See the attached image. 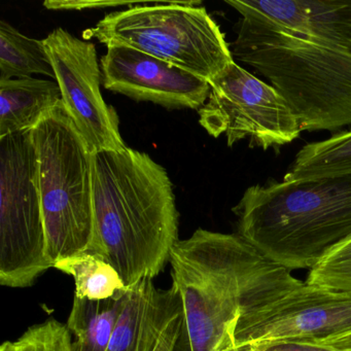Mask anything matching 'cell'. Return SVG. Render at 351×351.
<instances>
[{"mask_svg":"<svg viewBox=\"0 0 351 351\" xmlns=\"http://www.w3.org/2000/svg\"><path fill=\"white\" fill-rule=\"evenodd\" d=\"M172 285L182 302L172 351H245L234 342L241 314L262 307L305 281L236 234L198 230L170 254Z\"/></svg>","mask_w":351,"mask_h":351,"instance_id":"1","label":"cell"},{"mask_svg":"<svg viewBox=\"0 0 351 351\" xmlns=\"http://www.w3.org/2000/svg\"><path fill=\"white\" fill-rule=\"evenodd\" d=\"M95 254L126 287L163 272L178 239L180 215L165 168L127 147L94 155Z\"/></svg>","mask_w":351,"mask_h":351,"instance_id":"2","label":"cell"},{"mask_svg":"<svg viewBox=\"0 0 351 351\" xmlns=\"http://www.w3.org/2000/svg\"><path fill=\"white\" fill-rule=\"evenodd\" d=\"M237 234L289 270L313 269L351 238V174L250 186Z\"/></svg>","mask_w":351,"mask_h":351,"instance_id":"3","label":"cell"},{"mask_svg":"<svg viewBox=\"0 0 351 351\" xmlns=\"http://www.w3.org/2000/svg\"><path fill=\"white\" fill-rule=\"evenodd\" d=\"M233 58L266 77L303 131L351 125V53L240 20Z\"/></svg>","mask_w":351,"mask_h":351,"instance_id":"4","label":"cell"},{"mask_svg":"<svg viewBox=\"0 0 351 351\" xmlns=\"http://www.w3.org/2000/svg\"><path fill=\"white\" fill-rule=\"evenodd\" d=\"M51 264L95 254L94 153L62 102L32 130Z\"/></svg>","mask_w":351,"mask_h":351,"instance_id":"5","label":"cell"},{"mask_svg":"<svg viewBox=\"0 0 351 351\" xmlns=\"http://www.w3.org/2000/svg\"><path fill=\"white\" fill-rule=\"evenodd\" d=\"M200 1H154L112 12L85 40L126 47L213 81L234 62L231 48L217 22Z\"/></svg>","mask_w":351,"mask_h":351,"instance_id":"6","label":"cell"},{"mask_svg":"<svg viewBox=\"0 0 351 351\" xmlns=\"http://www.w3.org/2000/svg\"><path fill=\"white\" fill-rule=\"evenodd\" d=\"M50 268L38 154L26 131L0 139V285L30 287Z\"/></svg>","mask_w":351,"mask_h":351,"instance_id":"7","label":"cell"},{"mask_svg":"<svg viewBox=\"0 0 351 351\" xmlns=\"http://www.w3.org/2000/svg\"><path fill=\"white\" fill-rule=\"evenodd\" d=\"M209 84L199 123L215 138L226 135L228 147L248 138L250 147L266 151L301 134L299 122L278 92L235 61Z\"/></svg>","mask_w":351,"mask_h":351,"instance_id":"8","label":"cell"},{"mask_svg":"<svg viewBox=\"0 0 351 351\" xmlns=\"http://www.w3.org/2000/svg\"><path fill=\"white\" fill-rule=\"evenodd\" d=\"M351 332V291L304 282L279 299L244 312L234 334L237 349L285 341L318 342Z\"/></svg>","mask_w":351,"mask_h":351,"instance_id":"9","label":"cell"},{"mask_svg":"<svg viewBox=\"0 0 351 351\" xmlns=\"http://www.w3.org/2000/svg\"><path fill=\"white\" fill-rule=\"evenodd\" d=\"M62 95V104L94 153L127 149L118 114L100 91L95 45L57 28L44 40Z\"/></svg>","mask_w":351,"mask_h":351,"instance_id":"10","label":"cell"},{"mask_svg":"<svg viewBox=\"0 0 351 351\" xmlns=\"http://www.w3.org/2000/svg\"><path fill=\"white\" fill-rule=\"evenodd\" d=\"M104 88L136 101L200 110L208 99L206 80L126 47H108L100 60Z\"/></svg>","mask_w":351,"mask_h":351,"instance_id":"11","label":"cell"},{"mask_svg":"<svg viewBox=\"0 0 351 351\" xmlns=\"http://www.w3.org/2000/svg\"><path fill=\"white\" fill-rule=\"evenodd\" d=\"M250 23L351 53V1L228 0Z\"/></svg>","mask_w":351,"mask_h":351,"instance_id":"12","label":"cell"},{"mask_svg":"<svg viewBox=\"0 0 351 351\" xmlns=\"http://www.w3.org/2000/svg\"><path fill=\"white\" fill-rule=\"evenodd\" d=\"M182 312L176 285L164 289L156 287L153 279L139 281L123 298L108 351H155Z\"/></svg>","mask_w":351,"mask_h":351,"instance_id":"13","label":"cell"},{"mask_svg":"<svg viewBox=\"0 0 351 351\" xmlns=\"http://www.w3.org/2000/svg\"><path fill=\"white\" fill-rule=\"evenodd\" d=\"M61 102L57 82L34 77L0 81V139L32 131Z\"/></svg>","mask_w":351,"mask_h":351,"instance_id":"14","label":"cell"},{"mask_svg":"<svg viewBox=\"0 0 351 351\" xmlns=\"http://www.w3.org/2000/svg\"><path fill=\"white\" fill-rule=\"evenodd\" d=\"M127 289L101 301L73 298L66 324L75 338L73 351H108Z\"/></svg>","mask_w":351,"mask_h":351,"instance_id":"15","label":"cell"},{"mask_svg":"<svg viewBox=\"0 0 351 351\" xmlns=\"http://www.w3.org/2000/svg\"><path fill=\"white\" fill-rule=\"evenodd\" d=\"M351 174V131L304 145L283 180H314Z\"/></svg>","mask_w":351,"mask_h":351,"instance_id":"16","label":"cell"},{"mask_svg":"<svg viewBox=\"0 0 351 351\" xmlns=\"http://www.w3.org/2000/svg\"><path fill=\"white\" fill-rule=\"evenodd\" d=\"M32 75L56 80L44 40L23 36L11 24L0 21V81Z\"/></svg>","mask_w":351,"mask_h":351,"instance_id":"17","label":"cell"},{"mask_svg":"<svg viewBox=\"0 0 351 351\" xmlns=\"http://www.w3.org/2000/svg\"><path fill=\"white\" fill-rule=\"evenodd\" d=\"M53 268L73 277L75 297L79 299L101 301L128 289L112 265L97 254H79L56 263Z\"/></svg>","mask_w":351,"mask_h":351,"instance_id":"18","label":"cell"},{"mask_svg":"<svg viewBox=\"0 0 351 351\" xmlns=\"http://www.w3.org/2000/svg\"><path fill=\"white\" fill-rule=\"evenodd\" d=\"M308 285L351 291V238L310 270Z\"/></svg>","mask_w":351,"mask_h":351,"instance_id":"19","label":"cell"},{"mask_svg":"<svg viewBox=\"0 0 351 351\" xmlns=\"http://www.w3.org/2000/svg\"><path fill=\"white\" fill-rule=\"evenodd\" d=\"M15 345L17 351H73V335L55 318L30 326Z\"/></svg>","mask_w":351,"mask_h":351,"instance_id":"20","label":"cell"},{"mask_svg":"<svg viewBox=\"0 0 351 351\" xmlns=\"http://www.w3.org/2000/svg\"><path fill=\"white\" fill-rule=\"evenodd\" d=\"M245 351H346L305 341L261 343L246 347Z\"/></svg>","mask_w":351,"mask_h":351,"instance_id":"21","label":"cell"},{"mask_svg":"<svg viewBox=\"0 0 351 351\" xmlns=\"http://www.w3.org/2000/svg\"><path fill=\"white\" fill-rule=\"evenodd\" d=\"M141 3H98V1H46L45 7L49 10H86V9H104L108 7H118V5H135Z\"/></svg>","mask_w":351,"mask_h":351,"instance_id":"22","label":"cell"},{"mask_svg":"<svg viewBox=\"0 0 351 351\" xmlns=\"http://www.w3.org/2000/svg\"><path fill=\"white\" fill-rule=\"evenodd\" d=\"M182 324V315L172 322L155 351H172Z\"/></svg>","mask_w":351,"mask_h":351,"instance_id":"23","label":"cell"},{"mask_svg":"<svg viewBox=\"0 0 351 351\" xmlns=\"http://www.w3.org/2000/svg\"><path fill=\"white\" fill-rule=\"evenodd\" d=\"M313 343L334 347V348L340 349V350L351 351V332L343 335V336L336 337V338L326 339V340Z\"/></svg>","mask_w":351,"mask_h":351,"instance_id":"24","label":"cell"},{"mask_svg":"<svg viewBox=\"0 0 351 351\" xmlns=\"http://www.w3.org/2000/svg\"><path fill=\"white\" fill-rule=\"evenodd\" d=\"M0 351H17L16 350L15 342L5 341L0 346Z\"/></svg>","mask_w":351,"mask_h":351,"instance_id":"25","label":"cell"}]
</instances>
